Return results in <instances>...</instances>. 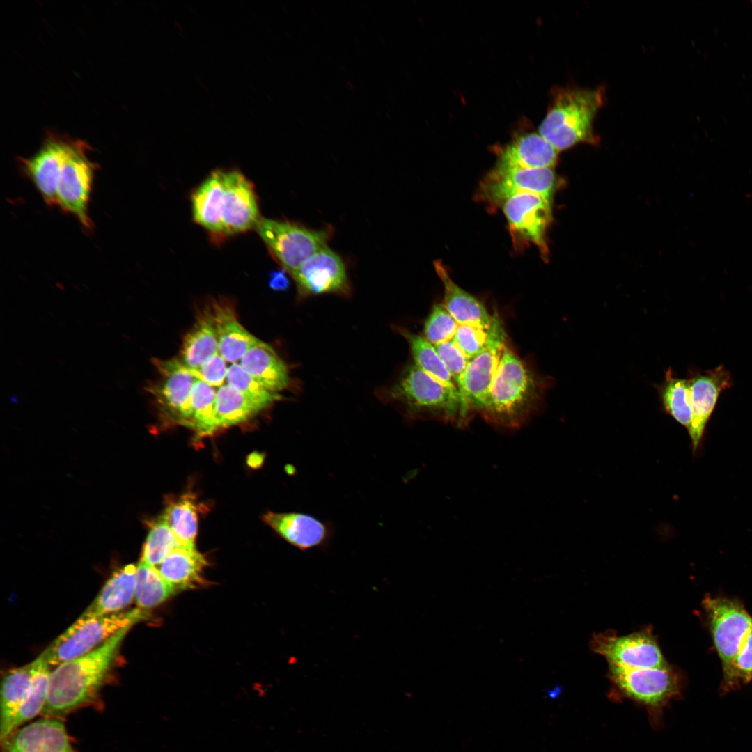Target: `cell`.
I'll return each instance as SVG.
<instances>
[{
  "instance_id": "cell-1",
  "label": "cell",
  "mask_w": 752,
  "mask_h": 752,
  "mask_svg": "<svg viewBox=\"0 0 752 752\" xmlns=\"http://www.w3.org/2000/svg\"><path fill=\"white\" fill-rule=\"evenodd\" d=\"M130 628L121 629L91 652L52 669L41 714L61 719L93 702L106 683Z\"/></svg>"
},
{
  "instance_id": "cell-2",
  "label": "cell",
  "mask_w": 752,
  "mask_h": 752,
  "mask_svg": "<svg viewBox=\"0 0 752 752\" xmlns=\"http://www.w3.org/2000/svg\"><path fill=\"white\" fill-rule=\"evenodd\" d=\"M543 384L507 345L501 357L486 405L480 412L491 423L516 428L538 407Z\"/></svg>"
},
{
  "instance_id": "cell-3",
  "label": "cell",
  "mask_w": 752,
  "mask_h": 752,
  "mask_svg": "<svg viewBox=\"0 0 752 752\" xmlns=\"http://www.w3.org/2000/svg\"><path fill=\"white\" fill-rule=\"evenodd\" d=\"M605 96L603 86L556 88L538 127L539 134L558 152L581 143L597 144L599 139L593 131V121Z\"/></svg>"
},
{
  "instance_id": "cell-4",
  "label": "cell",
  "mask_w": 752,
  "mask_h": 752,
  "mask_svg": "<svg viewBox=\"0 0 752 752\" xmlns=\"http://www.w3.org/2000/svg\"><path fill=\"white\" fill-rule=\"evenodd\" d=\"M392 392L412 418H432L463 427L473 412L458 391L445 386L415 364L407 369Z\"/></svg>"
},
{
  "instance_id": "cell-5",
  "label": "cell",
  "mask_w": 752,
  "mask_h": 752,
  "mask_svg": "<svg viewBox=\"0 0 752 752\" xmlns=\"http://www.w3.org/2000/svg\"><path fill=\"white\" fill-rule=\"evenodd\" d=\"M150 617L147 609L134 608L74 622L40 654L51 667L94 650L121 629Z\"/></svg>"
},
{
  "instance_id": "cell-6",
  "label": "cell",
  "mask_w": 752,
  "mask_h": 752,
  "mask_svg": "<svg viewBox=\"0 0 752 752\" xmlns=\"http://www.w3.org/2000/svg\"><path fill=\"white\" fill-rule=\"evenodd\" d=\"M256 230L283 269L292 274L311 256L327 246L331 228L320 230L299 224L260 219Z\"/></svg>"
},
{
  "instance_id": "cell-7",
  "label": "cell",
  "mask_w": 752,
  "mask_h": 752,
  "mask_svg": "<svg viewBox=\"0 0 752 752\" xmlns=\"http://www.w3.org/2000/svg\"><path fill=\"white\" fill-rule=\"evenodd\" d=\"M702 604L724 675L752 626V617L735 599L706 596Z\"/></svg>"
},
{
  "instance_id": "cell-8",
  "label": "cell",
  "mask_w": 752,
  "mask_h": 752,
  "mask_svg": "<svg viewBox=\"0 0 752 752\" xmlns=\"http://www.w3.org/2000/svg\"><path fill=\"white\" fill-rule=\"evenodd\" d=\"M88 150L84 141L75 140L59 178L57 206L75 217L85 229L91 230L93 224L88 214V206L97 166L88 158Z\"/></svg>"
},
{
  "instance_id": "cell-9",
  "label": "cell",
  "mask_w": 752,
  "mask_h": 752,
  "mask_svg": "<svg viewBox=\"0 0 752 752\" xmlns=\"http://www.w3.org/2000/svg\"><path fill=\"white\" fill-rule=\"evenodd\" d=\"M551 203L539 195L525 193L509 197L501 204L515 248L533 244L542 257H548L546 234L552 219Z\"/></svg>"
},
{
  "instance_id": "cell-10",
  "label": "cell",
  "mask_w": 752,
  "mask_h": 752,
  "mask_svg": "<svg viewBox=\"0 0 752 752\" xmlns=\"http://www.w3.org/2000/svg\"><path fill=\"white\" fill-rule=\"evenodd\" d=\"M609 666V677L616 688L624 696L648 707H661L680 694V675L669 664L645 668Z\"/></svg>"
},
{
  "instance_id": "cell-11",
  "label": "cell",
  "mask_w": 752,
  "mask_h": 752,
  "mask_svg": "<svg viewBox=\"0 0 752 752\" xmlns=\"http://www.w3.org/2000/svg\"><path fill=\"white\" fill-rule=\"evenodd\" d=\"M506 345V331L499 315L494 313L487 345L478 355L469 361L457 385L461 396L473 412L480 413L486 405Z\"/></svg>"
},
{
  "instance_id": "cell-12",
  "label": "cell",
  "mask_w": 752,
  "mask_h": 752,
  "mask_svg": "<svg viewBox=\"0 0 752 752\" xmlns=\"http://www.w3.org/2000/svg\"><path fill=\"white\" fill-rule=\"evenodd\" d=\"M558 185L553 168L501 170L494 167L480 182L478 196L494 207L509 197L525 193L539 195L552 203Z\"/></svg>"
},
{
  "instance_id": "cell-13",
  "label": "cell",
  "mask_w": 752,
  "mask_h": 752,
  "mask_svg": "<svg viewBox=\"0 0 752 752\" xmlns=\"http://www.w3.org/2000/svg\"><path fill=\"white\" fill-rule=\"evenodd\" d=\"M590 647L605 657L609 665L645 668L668 664L650 627L623 636H618L613 631L598 633L593 636Z\"/></svg>"
},
{
  "instance_id": "cell-14",
  "label": "cell",
  "mask_w": 752,
  "mask_h": 752,
  "mask_svg": "<svg viewBox=\"0 0 752 752\" xmlns=\"http://www.w3.org/2000/svg\"><path fill=\"white\" fill-rule=\"evenodd\" d=\"M159 379L146 387L164 418L190 428V395L198 379L182 362L176 359L153 361Z\"/></svg>"
},
{
  "instance_id": "cell-15",
  "label": "cell",
  "mask_w": 752,
  "mask_h": 752,
  "mask_svg": "<svg viewBox=\"0 0 752 752\" xmlns=\"http://www.w3.org/2000/svg\"><path fill=\"white\" fill-rule=\"evenodd\" d=\"M223 180L219 200L221 238L256 228L260 220L257 197L251 182L236 170H223Z\"/></svg>"
},
{
  "instance_id": "cell-16",
  "label": "cell",
  "mask_w": 752,
  "mask_h": 752,
  "mask_svg": "<svg viewBox=\"0 0 752 752\" xmlns=\"http://www.w3.org/2000/svg\"><path fill=\"white\" fill-rule=\"evenodd\" d=\"M74 141L75 139L50 134L33 156L20 159L22 173L49 206H57L59 178Z\"/></svg>"
},
{
  "instance_id": "cell-17",
  "label": "cell",
  "mask_w": 752,
  "mask_h": 752,
  "mask_svg": "<svg viewBox=\"0 0 752 752\" xmlns=\"http://www.w3.org/2000/svg\"><path fill=\"white\" fill-rule=\"evenodd\" d=\"M291 276L299 292L305 295L346 293L349 290L345 263L327 246L311 256Z\"/></svg>"
},
{
  "instance_id": "cell-18",
  "label": "cell",
  "mask_w": 752,
  "mask_h": 752,
  "mask_svg": "<svg viewBox=\"0 0 752 752\" xmlns=\"http://www.w3.org/2000/svg\"><path fill=\"white\" fill-rule=\"evenodd\" d=\"M692 418L688 432L693 452L703 439L706 425L714 409L721 392L731 385L730 373L720 366L687 378Z\"/></svg>"
},
{
  "instance_id": "cell-19",
  "label": "cell",
  "mask_w": 752,
  "mask_h": 752,
  "mask_svg": "<svg viewBox=\"0 0 752 752\" xmlns=\"http://www.w3.org/2000/svg\"><path fill=\"white\" fill-rule=\"evenodd\" d=\"M1 752H75L61 719L44 717L1 741Z\"/></svg>"
},
{
  "instance_id": "cell-20",
  "label": "cell",
  "mask_w": 752,
  "mask_h": 752,
  "mask_svg": "<svg viewBox=\"0 0 752 752\" xmlns=\"http://www.w3.org/2000/svg\"><path fill=\"white\" fill-rule=\"evenodd\" d=\"M263 519L284 540L303 551L327 545L333 535L331 524L308 514L268 512Z\"/></svg>"
},
{
  "instance_id": "cell-21",
  "label": "cell",
  "mask_w": 752,
  "mask_h": 752,
  "mask_svg": "<svg viewBox=\"0 0 752 752\" xmlns=\"http://www.w3.org/2000/svg\"><path fill=\"white\" fill-rule=\"evenodd\" d=\"M558 151L539 133L521 134L500 152L495 168L501 170L554 168Z\"/></svg>"
},
{
  "instance_id": "cell-22",
  "label": "cell",
  "mask_w": 752,
  "mask_h": 752,
  "mask_svg": "<svg viewBox=\"0 0 752 752\" xmlns=\"http://www.w3.org/2000/svg\"><path fill=\"white\" fill-rule=\"evenodd\" d=\"M219 342V354L226 361L237 363L258 339L238 321L232 307L214 303L210 313Z\"/></svg>"
},
{
  "instance_id": "cell-23",
  "label": "cell",
  "mask_w": 752,
  "mask_h": 752,
  "mask_svg": "<svg viewBox=\"0 0 752 752\" xmlns=\"http://www.w3.org/2000/svg\"><path fill=\"white\" fill-rule=\"evenodd\" d=\"M434 267L444 288L443 304L457 322L489 329L492 315L484 305L453 281L441 261L436 260Z\"/></svg>"
},
{
  "instance_id": "cell-24",
  "label": "cell",
  "mask_w": 752,
  "mask_h": 752,
  "mask_svg": "<svg viewBox=\"0 0 752 752\" xmlns=\"http://www.w3.org/2000/svg\"><path fill=\"white\" fill-rule=\"evenodd\" d=\"M136 572L134 564L114 572L79 618H96L124 611L134 598Z\"/></svg>"
},
{
  "instance_id": "cell-25",
  "label": "cell",
  "mask_w": 752,
  "mask_h": 752,
  "mask_svg": "<svg viewBox=\"0 0 752 752\" xmlns=\"http://www.w3.org/2000/svg\"><path fill=\"white\" fill-rule=\"evenodd\" d=\"M242 368L267 389L277 393L287 387V367L268 344L258 340L240 360Z\"/></svg>"
},
{
  "instance_id": "cell-26",
  "label": "cell",
  "mask_w": 752,
  "mask_h": 752,
  "mask_svg": "<svg viewBox=\"0 0 752 752\" xmlns=\"http://www.w3.org/2000/svg\"><path fill=\"white\" fill-rule=\"evenodd\" d=\"M205 558L195 546L177 547L160 563L159 572L177 590L194 588L203 582Z\"/></svg>"
},
{
  "instance_id": "cell-27",
  "label": "cell",
  "mask_w": 752,
  "mask_h": 752,
  "mask_svg": "<svg viewBox=\"0 0 752 752\" xmlns=\"http://www.w3.org/2000/svg\"><path fill=\"white\" fill-rule=\"evenodd\" d=\"M36 668V661L13 668L3 676L0 696V740L12 733V725L26 696Z\"/></svg>"
},
{
  "instance_id": "cell-28",
  "label": "cell",
  "mask_w": 752,
  "mask_h": 752,
  "mask_svg": "<svg viewBox=\"0 0 752 752\" xmlns=\"http://www.w3.org/2000/svg\"><path fill=\"white\" fill-rule=\"evenodd\" d=\"M222 187L223 170H215L195 190L191 199L195 221L217 237L221 235L218 200Z\"/></svg>"
},
{
  "instance_id": "cell-29",
  "label": "cell",
  "mask_w": 752,
  "mask_h": 752,
  "mask_svg": "<svg viewBox=\"0 0 752 752\" xmlns=\"http://www.w3.org/2000/svg\"><path fill=\"white\" fill-rule=\"evenodd\" d=\"M217 353V334L210 313H206L198 319L184 338L182 362L189 369L196 370Z\"/></svg>"
},
{
  "instance_id": "cell-30",
  "label": "cell",
  "mask_w": 752,
  "mask_h": 752,
  "mask_svg": "<svg viewBox=\"0 0 752 752\" xmlns=\"http://www.w3.org/2000/svg\"><path fill=\"white\" fill-rule=\"evenodd\" d=\"M176 588L162 575L159 569L140 560L136 565L134 599L139 608L158 606L173 595Z\"/></svg>"
},
{
  "instance_id": "cell-31",
  "label": "cell",
  "mask_w": 752,
  "mask_h": 752,
  "mask_svg": "<svg viewBox=\"0 0 752 752\" xmlns=\"http://www.w3.org/2000/svg\"><path fill=\"white\" fill-rule=\"evenodd\" d=\"M259 412L252 402L228 384L222 385L216 392L215 416L219 429L242 423Z\"/></svg>"
},
{
  "instance_id": "cell-32",
  "label": "cell",
  "mask_w": 752,
  "mask_h": 752,
  "mask_svg": "<svg viewBox=\"0 0 752 752\" xmlns=\"http://www.w3.org/2000/svg\"><path fill=\"white\" fill-rule=\"evenodd\" d=\"M36 668L25 697L12 725V732L42 713L45 707L52 668L40 655L36 659Z\"/></svg>"
},
{
  "instance_id": "cell-33",
  "label": "cell",
  "mask_w": 752,
  "mask_h": 752,
  "mask_svg": "<svg viewBox=\"0 0 752 752\" xmlns=\"http://www.w3.org/2000/svg\"><path fill=\"white\" fill-rule=\"evenodd\" d=\"M400 333L409 343L415 365L445 386L458 391L434 346L421 335L405 329Z\"/></svg>"
},
{
  "instance_id": "cell-34",
  "label": "cell",
  "mask_w": 752,
  "mask_h": 752,
  "mask_svg": "<svg viewBox=\"0 0 752 752\" xmlns=\"http://www.w3.org/2000/svg\"><path fill=\"white\" fill-rule=\"evenodd\" d=\"M658 392L665 412L688 430L692 413L687 379L677 377L668 368Z\"/></svg>"
},
{
  "instance_id": "cell-35",
  "label": "cell",
  "mask_w": 752,
  "mask_h": 752,
  "mask_svg": "<svg viewBox=\"0 0 752 752\" xmlns=\"http://www.w3.org/2000/svg\"><path fill=\"white\" fill-rule=\"evenodd\" d=\"M180 545L195 546L198 515L195 503L184 496L169 503L162 515Z\"/></svg>"
},
{
  "instance_id": "cell-36",
  "label": "cell",
  "mask_w": 752,
  "mask_h": 752,
  "mask_svg": "<svg viewBox=\"0 0 752 752\" xmlns=\"http://www.w3.org/2000/svg\"><path fill=\"white\" fill-rule=\"evenodd\" d=\"M215 399L216 393L213 387L201 379H196L190 395V428L200 435L212 434L219 430L215 416Z\"/></svg>"
},
{
  "instance_id": "cell-37",
  "label": "cell",
  "mask_w": 752,
  "mask_h": 752,
  "mask_svg": "<svg viewBox=\"0 0 752 752\" xmlns=\"http://www.w3.org/2000/svg\"><path fill=\"white\" fill-rule=\"evenodd\" d=\"M226 379L227 384L248 398L260 411L281 398L278 393L267 389L249 375L240 363H233L228 368Z\"/></svg>"
},
{
  "instance_id": "cell-38",
  "label": "cell",
  "mask_w": 752,
  "mask_h": 752,
  "mask_svg": "<svg viewBox=\"0 0 752 752\" xmlns=\"http://www.w3.org/2000/svg\"><path fill=\"white\" fill-rule=\"evenodd\" d=\"M179 544L162 516L152 525L144 543L141 561L152 565H160Z\"/></svg>"
},
{
  "instance_id": "cell-39",
  "label": "cell",
  "mask_w": 752,
  "mask_h": 752,
  "mask_svg": "<svg viewBox=\"0 0 752 752\" xmlns=\"http://www.w3.org/2000/svg\"><path fill=\"white\" fill-rule=\"evenodd\" d=\"M459 325L443 303L436 304L425 322L424 338L434 346L449 341Z\"/></svg>"
},
{
  "instance_id": "cell-40",
  "label": "cell",
  "mask_w": 752,
  "mask_h": 752,
  "mask_svg": "<svg viewBox=\"0 0 752 752\" xmlns=\"http://www.w3.org/2000/svg\"><path fill=\"white\" fill-rule=\"evenodd\" d=\"M752 681V626L746 635L730 671L723 675V691L735 690Z\"/></svg>"
},
{
  "instance_id": "cell-41",
  "label": "cell",
  "mask_w": 752,
  "mask_h": 752,
  "mask_svg": "<svg viewBox=\"0 0 752 752\" xmlns=\"http://www.w3.org/2000/svg\"><path fill=\"white\" fill-rule=\"evenodd\" d=\"M489 329L473 324H460L453 340L471 360L485 349L488 340Z\"/></svg>"
},
{
  "instance_id": "cell-42",
  "label": "cell",
  "mask_w": 752,
  "mask_h": 752,
  "mask_svg": "<svg viewBox=\"0 0 752 752\" xmlns=\"http://www.w3.org/2000/svg\"><path fill=\"white\" fill-rule=\"evenodd\" d=\"M434 347L457 386L470 359L453 340Z\"/></svg>"
},
{
  "instance_id": "cell-43",
  "label": "cell",
  "mask_w": 752,
  "mask_h": 752,
  "mask_svg": "<svg viewBox=\"0 0 752 752\" xmlns=\"http://www.w3.org/2000/svg\"><path fill=\"white\" fill-rule=\"evenodd\" d=\"M226 361L217 353L198 369L190 370L195 377L212 386H221L226 379L228 368Z\"/></svg>"
},
{
  "instance_id": "cell-44",
  "label": "cell",
  "mask_w": 752,
  "mask_h": 752,
  "mask_svg": "<svg viewBox=\"0 0 752 752\" xmlns=\"http://www.w3.org/2000/svg\"><path fill=\"white\" fill-rule=\"evenodd\" d=\"M286 270L273 271L270 274L269 285L274 290H285L289 287L290 281L285 273Z\"/></svg>"
}]
</instances>
